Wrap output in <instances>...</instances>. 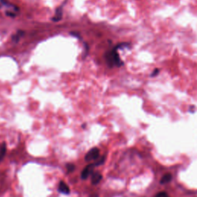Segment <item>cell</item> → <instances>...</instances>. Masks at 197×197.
<instances>
[{"mask_svg": "<svg viewBox=\"0 0 197 197\" xmlns=\"http://www.w3.org/2000/svg\"><path fill=\"white\" fill-rule=\"evenodd\" d=\"M102 174L99 172H93L92 175V179L91 182L93 185H97L98 183H100V181L102 180Z\"/></svg>", "mask_w": 197, "mask_h": 197, "instance_id": "6", "label": "cell"}, {"mask_svg": "<svg viewBox=\"0 0 197 197\" xmlns=\"http://www.w3.org/2000/svg\"><path fill=\"white\" fill-rule=\"evenodd\" d=\"M66 170H67V173H71L76 170V165L72 163H68L66 165Z\"/></svg>", "mask_w": 197, "mask_h": 197, "instance_id": "11", "label": "cell"}, {"mask_svg": "<svg viewBox=\"0 0 197 197\" xmlns=\"http://www.w3.org/2000/svg\"><path fill=\"white\" fill-rule=\"evenodd\" d=\"M82 127H83V128H85V127H86V125H82Z\"/></svg>", "mask_w": 197, "mask_h": 197, "instance_id": "20", "label": "cell"}, {"mask_svg": "<svg viewBox=\"0 0 197 197\" xmlns=\"http://www.w3.org/2000/svg\"><path fill=\"white\" fill-rule=\"evenodd\" d=\"M105 60L107 66L109 68L121 67L124 65V62L121 60L120 56L118 53V49L116 48V46L113 47L110 51L106 52L105 54Z\"/></svg>", "mask_w": 197, "mask_h": 197, "instance_id": "1", "label": "cell"}, {"mask_svg": "<svg viewBox=\"0 0 197 197\" xmlns=\"http://www.w3.org/2000/svg\"><path fill=\"white\" fill-rule=\"evenodd\" d=\"M83 45H84V51H83V53H84V55H83V59H85L86 57L88 54H89V46H88L86 43H83Z\"/></svg>", "mask_w": 197, "mask_h": 197, "instance_id": "12", "label": "cell"}, {"mask_svg": "<svg viewBox=\"0 0 197 197\" xmlns=\"http://www.w3.org/2000/svg\"><path fill=\"white\" fill-rule=\"evenodd\" d=\"M195 109H196L195 106H189V112H194Z\"/></svg>", "mask_w": 197, "mask_h": 197, "instance_id": "18", "label": "cell"}, {"mask_svg": "<svg viewBox=\"0 0 197 197\" xmlns=\"http://www.w3.org/2000/svg\"><path fill=\"white\" fill-rule=\"evenodd\" d=\"M24 31H22V30H18L17 32H16V33H15L14 36H13V37H12V39H13V41L14 42V43H18L19 41V39H21L22 36H24Z\"/></svg>", "mask_w": 197, "mask_h": 197, "instance_id": "7", "label": "cell"}, {"mask_svg": "<svg viewBox=\"0 0 197 197\" xmlns=\"http://www.w3.org/2000/svg\"><path fill=\"white\" fill-rule=\"evenodd\" d=\"M160 72V69H155L153 71V72L150 74V77H156V76H158Z\"/></svg>", "mask_w": 197, "mask_h": 197, "instance_id": "14", "label": "cell"}, {"mask_svg": "<svg viewBox=\"0 0 197 197\" xmlns=\"http://www.w3.org/2000/svg\"><path fill=\"white\" fill-rule=\"evenodd\" d=\"M95 167V164L92 163V164H89L88 165L86 166V168L83 170L82 173H81V179H86L89 177V175H91L93 172L94 168Z\"/></svg>", "mask_w": 197, "mask_h": 197, "instance_id": "3", "label": "cell"}, {"mask_svg": "<svg viewBox=\"0 0 197 197\" xmlns=\"http://www.w3.org/2000/svg\"><path fill=\"white\" fill-rule=\"evenodd\" d=\"M155 197H169V196L165 192H161V193H159L158 194H156Z\"/></svg>", "mask_w": 197, "mask_h": 197, "instance_id": "16", "label": "cell"}, {"mask_svg": "<svg viewBox=\"0 0 197 197\" xmlns=\"http://www.w3.org/2000/svg\"><path fill=\"white\" fill-rule=\"evenodd\" d=\"M6 153V142H2V144L0 146V161L3 159Z\"/></svg>", "mask_w": 197, "mask_h": 197, "instance_id": "10", "label": "cell"}, {"mask_svg": "<svg viewBox=\"0 0 197 197\" xmlns=\"http://www.w3.org/2000/svg\"><path fill=\"white\" fill-rule=\"evenodd\" d=\"M100 156V149L97 147H93L91 149L85 156V160L86 162H91L97 160Z\"/></svg>", "mask_w": 197, "mask_h": 197, "instance_id": "2", "label": "cell"}, {"mask_svg": "<svg viewBox=\"0 0 197 197\" xmlns=\"http://www.w3.org/2000/svg\"><path fill=\"white\" fill-rule=\"evenodd\" d=\"M6 14L8 16H10V17H15L16 16V14L15 13H13V12H11V11H6Z\"/></svg>", "mask_w": 197, "mask_h": 197, "instance_id": "17", "label": "cell"}, {"mask_svg": "<svg viewBox=\"0 0 197 197\" xmlns=\"http://www.w3.org/2000/svg\"><path fill=\"white\" fill-rule=\"evenodd\" d=\"M0 2H1V4L3 5V6H6L8 8H13L14 11H19V8L15 5L12 4L8 0H0Z\"/></svg>", "mask_w": 197, "mask_h": 197, "instance_id": "8", "label": "cell"}, {"mask_svg": "<svg viewBox=\"0 0 197 197\" xmlns=\"http://www.w3.org/2000/svg\"><path fill=\"white\" fill-rule=\"evenodd\" d=\"M66 2H67V0H65V1L62 2V4L56 9L55 15L52 18V20H53V22H59L62 19V12H63V11H62V9H63V6L66 4Z\"/></svg>", "mask_w": 197, "mask_h": 197, "instance_id": "4", "label": "cell"}, {"mask_svg": "<svg viewBox=\"0 0 197 197\" xmlns=\"http://www.w3.org/2000/svg\"><path fill=\"white\" fill-rule=\"evenodd\" d=\"M90 197H99V196L97 195V194H93V195H91L90 196Z\"/></svg>", "mask_w": 197, "mask_h": 197, "instance_id": "19", "label": "cell"}, {"mask_svg": "<svg viewBox=\"0 0 197 197\" xmlns=\"http://www.w3.org/2000/svg\"><path fill=\"white\" fill-rule=\"evenodd\" d=\"M105 159H106V156H103L101 157L99 160H96V161L94 163L95 167H96V166H99V165H102V164H103L104 162H105Z\"/></svg>", "mask_w": 197, "mask_h": 197, "instance_id": "13", "label": "cell"}, {"mask_svg": "<svg viewBox=\"0 0 197 197\" xmlns=\"http://www.w3.org/2000/svg\"><path fill=\"white\" fill-rule=\"evenodd\" d=\"M1 7H2V5L0 4V9H1Z\"/></svg>", "mask_w": 197, "mask_h": 197, "instance_id": "21", "label": "cell"}, {"mask_svg": "<svg viewBox=\"0 0 197 197\" xmlns=\"http://www.w3.org/2000/svg\"><path fill=\"white\" fill-rule=\"evenodd\" d=\"M172 179V176L171 174L170 173L165 174V175H164V176L162 177L161 180H160V183H161L162 185L166 184V183H168V182H170V181H171Z\"/></svg>", "mask_w": 197, "mask_h": 197, "instance_id": "9", "label": "cell"}, {"mask_svg": "<svg viewBox=\"0 0 197 197\" xmlns=\"http://www.w3.org/2000/svg\"><path fill=\"white\" fill-rule=\"evenodd\" d=\"M70 35H71L72 36H73V37H75V38H77V39H82L80 35H79V32H70Z\"/></svg>", "mask_w": 197, "mask_h": 197, "instance_id": "15", "label": "cell"}, {"mask_svg": "<svg viewBox=\"0 0 197 197\" xmlns=\"http://www.w3.org/2000/svg\"><path fill=\"white\" fill-rule=\"evenodd\" d=\"M58 190L59 192L61 193H63V194H66L68 195L70 193V189L69 187L68 186V185L66 184V182H63V181H61L59 184V187H58Z\"/></svg>", "mask_w": 197, "mask_h": 197, "instance_id": "5", "label": "cell"}]
</instances>
